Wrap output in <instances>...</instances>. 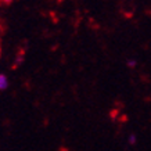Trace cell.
<instances>
[{
	"instance_id": "6da1fadb",
	"label": "cell",
	"mask_w": 151,
	"mask_h": 151,
	"mask_svg": "<svg viewBox=\"0 0 151 151\" xmlns=\"http://www.w3.org/2000/svg\"><path fill=\"white\" fill-rule=\"evenodd\" d=\"M7 86H9V78L3 73H0V90L7 89Z\"/></svg>"
},
{
	"instance_id": "7a4b0ae2",
	"label": "cell",
	"mask_w": 151,
	"mask_h": 151,
	"mask_svg": "<svg viewBox=\"0 0 151 151\" xmlns=\"http://www.w3.org/2000/svg\"><path fill=\"white\" fill-rule=\"evenodd\" d=\"M129 143H132V144H134V143H136V139H134V136H130V137H129Z\"/></svg>"
},
{
	"instance_id": "3957f363",
	"label": "cell",
	"mask_w": 151,
	"mask_h": 151,
	"mask_svg": "<svg viewBox=\"0 0 151 151\" xmlns=\"http://www.w3.org/2000/svg\"><path fill=\"white\" fill-rule=\"evenodd\" d=\"M130 65H132V67H134V65H136V63H134V61H129V67H130Z\"/></svg>"
}]
</instances>
